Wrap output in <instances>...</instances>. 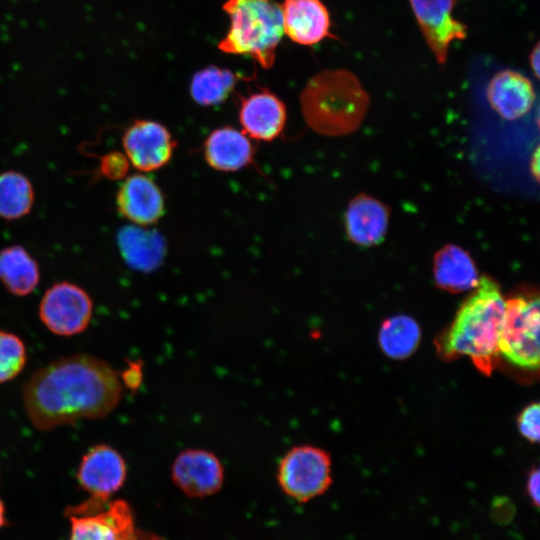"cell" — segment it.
<instances>
[{
  "mask_svg": "<svg viewBox=\"0 0 540 540\" xmlns=\"http://www.w3.org/2000/svg\"><path fill=\"white\" fill-rule=\"evenodd\" d=\"M123 383L105 360L77 353L35 371L22 388L26 414L40 431L102 419L121 401Z\"/></svg>",
  "mask_w": 540,
  "mask_h": 540,
  "instance_id": "1",
  "label": "cell"
},
{
  "mask_svg": "<svg viewBox=\"0 0 540 540\" xmlns=\"http://www.w3.org/2000/svg\"><path fill=\"white\" fill-rule=\"evenodd\" d=\"M505 299L498 283L484 275L460 306L452 324L437 341L444 358L468 356L475 367L489 376L499 353V338Z\"/></svg>",
  "mask_w": 540,
  "mask_h": 540,
  "instance_id": "2",
  "label": "cell"
},
{
  "mask_svg": "<svg viewBox=\"0 0 540 540\" xmlns=\"http://www.w3.org/2000/svg\"><path fill=\"white\" fill-rule=\"evenodd\" d=\"M370 104L359 79L346 69L324 70L306 83L300 107L307 125L324 136H343L362 123Z\"/></svg>",
  "mask_w": 540,
  "mask_h": 540,
  "instance_id": "3",
  "label": "cell"
},
{
  "mask_svg": "<svg viewBox=\"0 0 540 540\" xmlns=\"http://www.w3.org/2000/svg\"><path fill=\"white\" fill-rule=\"evenodd\" d=\"M222 9L230 27L218 44L227 54L244 55L271 68L284 35L281 4L275 0H227Z\"/></svg>",
  "mask_w": 540,
  "mask_h": 540,
  "instance_id": "4",
  "label": "cell"
},
{
  "mask_svg": "<svg viewBox=\"0 0 540 540\" xmlns=\"http://www.w3.org/2000/svg\"><path fill=\"white\" fill-rule=\"evenodd\" d=\"M539 306L538 296L520 295L505 300L499 353L519 368L539 367Z\"/></svg>",
  "mask_w": 540,
  "mask_h": 540,
  "instance_id": "5",
  "label": "cell"
},
{
  "mask_svg": "<svg viewBox=\"0 0 540 540\" xmlns=\"http://www.w3.org/2000/svg\"><path fill=\"white\" fill-rule=\"evenodd\" d=\"M126 476V462L117 449L104 443L92 446L82 456L76 475L79 485L91 497L76 507H69V515L104 509L110 496L123 486Z\"/></svg>",
  "mask_w": 540,
  "mask_h": 540,
  "instance_id": "6",
  "label": "cell"
},
{
  "mask_svg": "<svg viewBox=\"0 0 540 540\" xmlns=\"http://www.w3.org/2000/svg\"><path fill=\"white\" fill-rule=\"evenodd\" d=\"M331 458L313 445L289 449L279 462L277 479L282 491L304 503L324 494L332 483Z\"/></svg>",
  "mask_w": 540,
  "mask_h": 540,
  "instance_id": "7",
  "label": "cell"
},
{
  "mask_svg": "<svg viewBox=\"0 0 540 540\" xmlns=\"http://www.w3.org/2000/svg\"><path fill=\"white\" fill-rule=\"evenodd\" d=\"M39 318L53 334L70 337L81 334L93 315V301L79 285L60 281L50 286L39 303Z\"/></svg>",
  "mask_w": 540,
  "mask_h": 540,
  "instance_id": "8",
  "label": "cell"
},
{
  "mask_svg": "<svg viewBox=\"0 0 540 540\" xmlns=\"http://www.w3.org/2000/svg\"><path fill=\"white\" fill-rule=\"evenodd\" d=\"M437 63L447 62L450 45L467 37V27L454 18L457 0H408Z\"/></svg>",
  "mask_w": 540,
  "mask_h": 540,
  "instance_id": "9",
  "label": "cell"
},
{
  "mask_svg": "<svg viewBox=\"0 0 540 540\" xmlns=\"http://www.w3.org/2000/svg\"><path fill=\"white\" fill-rule=\"evenodd\" d=\"M122 147L129 163L140 172L165 166L173 155L176 142L161 123L141 119L131 123L122 136Z\"/></svg>",
  "mask_w": 540,
  "mask_h": 540,
  "instance_id": "10",
  "label": "cell"
},
{
  "mask_svg": "<svg viewBox=\"0 0 540 540\" xmlns=\"http://www.w3.org/2000/svg\"><path fill=\"white\" fill-rule=\"evenodd\" d=\"M173 483L188 497L202 498L218 492L224 482L220 459L204 449H185L171 467Z\"/></svg>",
  "mask_w": 540,
  "mask_h": 540,
  "instance_id": "11",
  "label": "cell"
},
{
  "mask_svg": "<svg viewBox=\"0 0 540 540\" xmlns=\"http://www.w3.org/2000/svg\"><path fill=\"white\" fill-rule=\"evenodd\" d=\"M69 517L70 540H137L138 528L131 506L125 500L108 502L105 510Z\"/></svg>",
  "mask_w": 540,
  "mask_h": 540,
  "instance_id": "12",
  "label": "cell"
},
{
  "mask_svg": "<svg viewBox=\"0 0 540 540\" xmlns=\"http://www.w3.org/2000/svg\"><path fill=\"white\" fill-rule=\"evenodd\" d=\"M286 120L284 102L271 91L261 89L240 97L241 130L252 140L273 141L281 135Z\"/></svg>",
  "mask_w": 540,
  "mask_h": 540,
  "instance_id": "13",
  "label": "cell"
},
{
  "mask_svg": "<svg viewBox=\"0 0 540 540\" xmlns=\"http://www.w3.org/2000/svg\"><path fill=\"white\" fill-rule=\"evenodd\" d=\"M118 212L134 225L147 227L163 215L165 201L158 185L143 173L127 175L116 194Z\"/></svg>",
  "mask_w": 540,
  "mask_h": 540,
  "instance_id": "14",
  "label": "cell"
},
{
  "mask_svg": "<svg viewBox=\"0 0 540 540\" xmlns=\"http://www.w3.org/2000/svg\"><path fill=\"white\" fill-rule=\"evenodd\" d=\"M281 9L284 34L291 41L311 46L327 37L337 38L330 31V14L321 0H284Z\"/></svg>",
  "mask_w": 540,
  "mask_h": 540,
  "instance_id": "15",
  "label": "cell"
},
{
  "mask_svg": "<svg viewBox=\"0 0 540 540\" xmlns=\"http://www.w3.org/2000/svg\"><path fill=\"white\" fill-rule=\"evenodd\" d=\"M486 97L490 107L505 120H516L526 115L536 100L534 85L524 74L501 70L490 79Z\"/></svg>",
  "mask_w": 540,
  "mask_h": 540,
  "instance_id": "16",
  "label": "cell"
},
{
  "mask_svg": "<svg viewBox=\"0 0 540 540\" xmlns=\"http://www.w3.org/2000/svg\"><path fill=\"white\" fill-rule=\"evenodd\" d=\"M204 158L218 171L235 172L247 167L255 154L252 139L241 129L224 126L213 130L204 141Z\"/></svg>",
  "mask_w": 540,
  "mask_h": 540,
  "instance_id": "17",
  "label": "cell"
},
{
  "mask_svg": "<svg viewBox=\"0 0 540 540\" xmlns=\"http://www.w3.org/2000/svg\"><path fill=\"white\" fill-rule=\"evenodd\" d=\"M389 209L379 200L360 194L352 199L345 215L346 233L350 241L360 246L378 244L385 236Z\"/></svg>",
  "mask_w": 540,
  "mask_h": 540,
  "instance_id": "18",
  "label": "cell"
},
{
  "mask_svg": "<svg viewBox=\"0 0 540 540\" xmlns=\"http://www.w3.org/2000/svg\"><path fill=\"white\" fill-rule=\"evenodd\" d=\"M433 275L437 287L450 293L471 290L479 282L478 271L471 256L463 248L453 244L436 252Z\"/></svg>",
  "mask_w": 540,
  "mask_h": 540,
  "instance_id": "19",
  "label": "cell"
},
{
  "mask_svg": "<svg viewBox=\"0 0 540 540\" xmlns=\"http://www.w3.org/2000/svg\"><path fill=\"white\" fill-rule=\"evenodd\" d=\"M118 246L125 262L140 271L156 268L164 256V242L158 233L144 226H127L118 233Z\"/></svg>",
  "mask_w": 540,
  "mask_h": 540,
  "instance_id": "20",
  "label": "cell"
},
{
  "mask_svg": "<svg viewBox=\"0 0 540 540\" xmlns=\"http://www.w3.org/2000/svg\"><path fill=\"white\" fill-rule=\"evenodd\" d=\"M39 281V265L24 247L13 245L0 250V282L9 293L27 296Z\"/></svg>",
  "mask_w": 540,
  "mask_h": 540,
  "instance_id": "21",
  "label": "cell"
},
{
  "mask_svg": "<svg viewBox=\"0 0 540 540\" xmlns=\"http://www.w3.org/2000/svg\"><path fill=\"white\" fill-rule=\"evenodd\" d=\"M421 329L418 323L407 315H395L385 320L379 331L381 350L391 359L408 358L418 348Z\"/></svg>",
  "mask_w": 540,
  "mask_h": 540,
  "instance_id": "22",
  "label": "cell"
},
{
  "mask_svg": "<svg viewBox=\"0 0 540 540\" xmlns=\"http://www.w3.org/2000/svg\"><path fill=\"white\" fill-rule=\"evenodd\" d=\"M238 82V75L229 69L209 65L197 71L190 82L192 99L202 106L223 103Z\"/></svg>",
  "mask_w": 540,
  "mask_h": 540,
  "instance_id": "23",
  "label": "cell"
},
{
  "mask_svg": "<svg viewBox=\"0 0 540 540\" xmlns=\"http://www.w3.org/2000/svg\"><path fill=\"white\" fill-rule=\"evenodd\" d=\"M34 201V188L26 175L15 170L0 173V218L20 219L30 213Z\"/></svg>",
  "mask_w": 540,
  "mask_h": 540,
  "instance_id": "24",
  "label": "cell"
},
{
  "mask_svg": "<svg viewBox=\"0 0 540 540\" xmlns=\"http://www.w3.org/2000/svg\"><path fill=\"white\" fill-rule=\"evenodd\" d=\"M27 351L16 334L0 330V384L13 380L24 369Z\"/></svg>",
  "mask_w": 540,
  "mask_h": 540,
  "instance_id": "25",
  "label": "cell"
},
{
  "mask_svg": "<svg viewBox=\"0 0 540 540\" xmlns=\"http://www.w3.org/2000/svg\"><path fill=\"white\" fill-rule=\"evenodd\" d=\"M517 428L520 434L532 443L540 436V406L537 402L526 406L518 416Z\"/></svg>",
  "mask_w": 540,
  "mask_h": 540,
  "instance_id": "26",
  "label": "cell"
},
{
  "mask_svg": "<svg viewBox=\"0 0 540 540\" xmlns=\"http://www.w3.org/2000/svg\"><path fill=\"white\" fill-rule=\"evenodd\" d=\"M129 165L124 153L113 151L101 157L99 171L110 180H119L127 176Z\"/></svg>",
  "mask_w": 540,
  "mask_h": 540,
  "instance_id": "27",
  "label": "cell"
},
{
  "mask_svg": "<svg viewBox=\"0 0 540 540\" xmlns=\"http://www.w3.org/2000/svg\"><path fill=\"white\" fill-rule=\"evenodd\" d=\"M119 376L124 385L130 389H135L141 382V367L138 363H130L127 369Z\"/></svg>",
  "mask_w": 540,
  "mask_h": 540,
  "instance_id": "28",
  "label": "cell"
},
{
  "mask_svg": "<svg viewBox=\"0 0 540 540\" xmlns=\"http://www.w3.org/2000/svg\"><path fill=\"white\" fill-rule=\"evenodd\" d=\"M527 493L535 506L539 505V470L530 472L527 479Z\"/></svg>",
  "mask_w": 540,
  "mask_h": 540,
  "instance_id": "29",
  "label": "cell"
},
{
  "mask_svg": "<svg viewBox=\"0 0 540 540\" xmlns=\"http://www.w3.org/2000/svg\"><path fill=\"white\" fill-rule=\"evenodd\" d=\"M539 43H536V45L532 48L530 55H529V64L532 69V72L534 73L535 77L539 78V59H540V53H539Z\"/></svg>",
  "mask_w": 540,
  "mask_h": 540,
  "instance_id": "30",
  "label": "cell"
},
{
  "mask_svg": "<svg viewBox=\"0 0 540 540\" xmlns=\"http://www.w3.org/2000/svg\"><path fill=\"white\" fill-rule=\"evenodd\" d=\"M137 540H166V539L156 533L138 529Z\"/></svg>",
  "mask_w": 540,
  "mask_h": 540,
  "instance_id": "31",
  "label": "cell"
},
{
  "mask_svg": "<svg viewBox=\"0 0 540 540\" xmlns=\"http://www.w3.org/2000/svg\"><path fill=\"white\" fill-rule=\"evenodd\" d=\"M5 509H4V505H3V502L1 501L0 499V528L5 524Z\"/></svg>",
  "mask_w": 540,
  "mask_h": 540,
  "instance_id": "32",
  "label": "cell"
}]
</instances>
